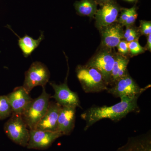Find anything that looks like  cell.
<instances>
[{
    "mask_svg": "<svg viewBox=\"0 0 151 151\" xmlns=\"http://www.w3.org/2000/svg\"><path fill=\"white\" fill-rule=\"evenodd\" d=\"M76 108L62 107L60 112L58 127V131L63 135H69L75 127Z\"/></svg>",
    "mask_w": 151,
    "mask_h": 151,
    "instance_id": "5bb4252c",
    "label": "cell"
},
{
    "mask_svg": "<svg viewBox=\"0 0 151 151\" xmlns=\"http://www.w3.org/2000/svg\"><path fill=\"white\" fill-rule=\"evenodd\" d=\"M76 72L82 89L86 93H97L108 89V83L96 68L86 64L79 65L76 68Z\"/></svg>",
    "mask_w": 151,
    "mask_h": 151,
    "instance_id": "7a4b0ae2",
    "label": "cell"
},
{
    "mask_svg": "<svg viewBox=\"0 0 151 151\" xmlns=\"http://www.w3.org/2000/svg\"><path fill=\"white\" fill-rule=\"evenodd\" d=\"M99 30L101 35L100 47L115 49L124 40L123 26L118 22L102 27Z\"/></svg>",
    "mask_w": 151,
    "mask_h": 151,
    "instance_id": "8fae6325",
    "label": "cell"
},
{
    "mask_svg": "<svg viewBox=\"0 0 151 151\" xmlns=\"http://www.w3.org/2000/svg\"><path fill=\"white\" fill-rule=\"evenodd\" d=\"M129 53L132 56H135L144 53L146 51L145 47L141 46L138 40L128 42Z\"/></svg>",
    "mask_w": 151,
    "mask_h": 151,
    "instance_id": "ffe728a7",
    "label": "cell"
},
{
    "mask_svg": "<svg viewBox=\"0 0 151 151\" xmlns=\"http://www.w3.org/2000/svg\"><path fill=\"white\" fill-rule=\"evenodd\" d=\"M12 113V108L6 95L0 96V120L10 117Z\"/></svg>",
    "mask_w": 151,
    "mask_h": 151,
    "instance_id": "d6986e66",
    "label": "cell"
},
{
    "mask_svg": "<svg viewBox=\"0 0 151 151\" xmlns=\"http://www.w3.org/2000/svg\"><path fill=\"white\" fill-rule=\"evenodd\" d=\"M50 72L46 65L39 61L33 63L25 73L23 86L29 93L34 87L45 86L49 81Z\"/></svg>",
    "mask_w": 151,
    "mask_h": 151,
    "instance_id": "52a82bcc",
    "label": "cell"
},
{
    "mask_svg": "<svg viewBox=\"0 0 151 151\" xmlns=\"http://www.w3.org/2000/svg\"><path fill=\"white\" fill-rule=\"evenodd\" d=\"M114 49L100 47L86 65L96 68L101 73L108 86L117 52Z\"/></svg>",
    "mask_w": 151,
    "mask_h": 151,
    "instance_id": "5b68a950",
    "label": "cell"
},
{
    "mask_svg": "<svg viewBox=\"0 0 151 151\" xmlns=\"http://www.w3.org/2000/svg\"><path fill=\"white\" fill-rule=\"evenodd\" d=\"M62 106L56 102L50 103L47 111L38 123L35 129L57 132L58 121Z\"/></svg>",
    "mask_w": 151,
    "mask_h": 151,
    "instance_id": "4fadbf2b",
    "label": "cell"
},
{
    "mask_svg": "<svg viewBox=\"0 0 151 151\" xmlns=\"http://www.w3.org/2000/svg\"><path fill=\"white\" fill-rule=\"evenodd\" d=\"M50 94L47 93L42 86L41 94L29 103L22 114L24 121L29 130L35 129L37 125L45 114L49 105Z\"/></svg>",
    "mask_w": 151,
    "mask_h": 151,
    "instance_id": "3957f363",
    "label": "cell"
},
{
    "mask_svg": "<svg viewBox=\"0 0 151 151\" xmlns=\"http://www.w3.org/2000/svg\"><path fill=\"white\" fill-rule=\"evenodd\" d=\"M118 49V53L124 55H127L129 53V47H128V42L126 40H122L117 46Z\"/></svg>",
    "mask_w": 151,
    "mask_h": 151,
    "instance_id": "603a6c76",
    "label": "cell"
},
{
    "mask_svg": "<svg viewBox=\"0 0 151 151\" xmlns=\"http://www.w3.org/2000/svg\"><path fill=\"white\" fill-rule=\"evenodd\" d=\"M112 1H113V0H96L95 1L97 2V4H100V5H101Z\"/></svg>",
    "mask_w": 151,
    "mask_h": 151,
    "instance_id": "83f0119b",
    "label": "cell"
},
{
    "mask_svg": "<svg viewBox=\"0 0 151 151\" xmlns=\"http://www.w3.org/2000/svg\"><path fill=\"white\" fill-rule=\"evenodd\" d=\"M97 5L94 0H81L76 2L74 7L79 15L93 18L97 10Z\"/></svg>",
    "mask_w": 151,
    "mask_h": 151,
    "instance_id": "ac0fdd59",
    "label": "cell"
},
{
    "mask_svg": "<svg viewBox=\"0 0 151 151\" xmlns=\"http://www.w3.org/2000/svg\"><path fill=\"white\" fill-rule=\"evenodd\" d=\"M67 78V76L64 83L62 84L50 83L54 90V94L52 97L62 107L81 108L78 94L71 91L68 86Z\"/></svg>",
    "mask_w": 151,
    "mask_h": 151,
    "instance_id": "9c48e42d",
    "label": "cell"
},
{
    "mask_svg": "<svg viewBox=\"0 0 151 151\" xmlns=\"http://www.w3.org/2000/svg\"><path fill=\"white\" fill-rule=\"evenodd\" d=\"M139 30V28L135 27L134 25L126 27V29L124 31V40H126L130 35L136 32Z\"/></svg>",
    "mask_w": 151,
    "mask_h": 151,
    "instance_id": "d4e9b609",
    "label": "cell"
},
{
    "mask_svg": "<svg viewBox=\"0 0 151 151\" xmlns=\"http://www.w3.org/2000/svg\"><path fill=\"white\" fill-rule=\"evenodd\" d=\"M139 97H122L121 102L111 106H93L81 114V119L85 122L84 130L86 131L94 124L103 119H110L113 122L121 121L131 113H139L138 105Z\"/></svg>",
    "mask_w": 151,
    "mask_h": 151,
    "instance_id": "6da1fadb",
    "label": "cell"
},
{
    "mask_svg": "<svg viewBox=\"0 0 151 151\" xmlns=\"http://www.w3.org/2000/svg\"><path fill=\"white\" fill-rule=\"evenodd\" d=\"M63 136L61 132L37 129L29 130V139L27 147L28 149L45 150L55 141Z\"/></svg>",
    "mask_w": 151,
    "mask_h": 151,
    "instance_id": "ba28073f",
    "label": "cell"
},
{
    "mask_svg": "<svg viewBox=\"0 0 151 151\" xmlns=\"http://www.w3.org/2000/svg\"><path fill=\"white\" fill-rule=\"evenodd\" d=\"M138 14L137 13V11H136V7L135 6L133 7L132 12L130 14L129 16L128 17L127 20L122 25L123 27L131 26L134 25L137 18Z\"/></svg>",
    "mask_w": 151,
    "mask_h": 151,
    "instance_id": "7402d4cb",
    "label": "cell"
},
{
    "mask_svg": "<svg viewBox=\"0 0 151 151\" xmlns=\"http://www.w3.org/2000/svg\"><path fill=\"white\" fill-rule=\"evenodd\" d=\"M140 25L139 29L141 35L145 36L151 34V22L145 20H141Z\"/></svg>",
    "mask_w": 151,
    "mask_h": 151,
    "instance_id": "44dd1931",
    "label": "cell"
},
{
    "mask_svg": "<svg viewBox=\"0 0 151 151\" xmlns=\"http://www.w3.org/2000/svg\"><path fill=\"white\" fill-rule=\"evenodd\" d=\"M150 85L142 88L132 78L129 73L116 81L107 91L116 98L127 97H139L143 92L150 87Z\"/></svg>",
    "mask_w": 151,
    "mask_h": 151,
    "instance_id": "8992f818",
    "label": "cell"
},
{
    "mask_svg": "<svg viewBox=\"0 0 151 151\" xmlns=\"http://www.w3.org/2000/svg\"><path fill=\"white\" fill-rule=\"evenodd\" d=\"M122 10L120 6L113 1L100 5L94 18L95 27L99 30L101 28L117 22L119 12Z\"/></svg>",
    "mask_w": 151,
    "mask_h": 151,
    "instance_id": "30bf717a",
    "label": "cell"
},
{
    "mask_svg": "<svg viewBox=\"0 0 151 151\" xmlns=\"http://www.w3.org/2000/svg\"><path fill=\"white\" fill-rule=\"evenodd\" d=\"M141 35L140 33L139 29L136 32L132 34L129 37H127L126 40H126L128 42L138 40Z\"/></svg>",
    "mask_w": 151,
    "mask_h": 151,
    "instance_id": "484cf974",
    "label": "cell"
},
{
    "mask_svg": "<svg viewBox=\"0 0 151 151\" xmlns=\"http://www.w3.org/2000/svg\"><path fill=\"white\" fill-rule=\"evenodd\" d=\"M147 44L146 46L145 47V49L146 50H149L150 52L151 51V35H149L147 36Z\"/></svg>",
    "mask_w": 151,
    "mask_h": 151,
    "instance_id": "4316f807",
    "label": "cell"
},
{
    "mask_svg": "<svg viewBox=\"0 0 151 151\" xmlns=\"http://www.w3.org/2000/svg\"><path fill=\"white\" fill-rule=\"evenodd\" d=\"M127 1H134V0H127Z\"/></svg>",
    "mask_w": 151,
    "mask_h": 151,
    "instance_id": "f1b7e54d",
    "label": "cell"
},
{
    "mask_svg": "<svg viewBox=\"0 0 151 151\" xmlns=\"http://www.w3.org/2000/svg\"><path fill=\"white\" fill-rule=\"evenodd\" d=\"M129 58L127 55H122L117 52L115 62L111 72L109 85L112 86L120 78L129 73L127 66Z\"/></svg>",
    "mask_w": 151,
    "mask_h": 151,
    "instance_id": "2e32d148",
    "label": "cell"
},
{
    "mask_svg": "<svg viewBox=\"0 0 151 151\" xmlns=\"http://www.w3.org/2000/svg\"><path fill=\"white\" fill-rule=\"evenodd\" d=\"M10 29L18 37L19 47L21 50L25 58L28 57L32 54L45 38L44 32L42 31H40V35L38 39L35 40L27 35H26L22 37H19L15 32H14L12 29Z\"/></svg>",
    "mask_w": 151,
    "mask_h": 151,
    "instance_id": "e0dca14e",
    "label": "cell"
},
{
    "mask_svg": "<svg viewBox=\"0 0 151 151\" xmlns=\"http://www.w3.org/2000/svg\"><path fill=\"white\" fill-rule=\"evenodd\" d=\"M116 151H151L150 132L129 138L127 143Z\"/></svg>",
    "mask_w": 151,
    "mask_h": 151,
    "instance_id": "9a60e30c",
    "label": "cell"
},
{
    "mask_svg": "<svg viewBox=\"0 0 151 151\" xmlns=\"http://www.w3.org/2000/svg\"><path fill=\"white\" fill-rule=\"evenodd\" d=\"M12 113L22 115L33 99L23 86H18L6 95Z\"/></svg>",
    "mask_w": 151,
    "mask_h": 151,
    "instance_id": "7c38bea8",
    "label": "cell"
},
{
    "mask_svg": "<svg viewBox=\"0 0 151 151\" xmlns=\"http://www.w3.org/2000/svg\"><path fill=\"white\" fill-rule=\"evenodd\" d=\"M133 7L130 9H122L121 15L119 19H118L117 22L122 25L127 20L128 17L129 16L130 14L132 12Z\"/></svg>",
    "mask_w": 151,
    "mask_h": 151,
    "instance_id": "cb8c5ba5",
    "label": "cell"
},
{
    "mask_svg": "<svg viewBox=\"0 0 151 151\" xmlns=\"http://www.w3.org/2000/svg\"><path fill=\"white\" fill-rule=\"evenodd\" d=\"M4 125V131L9 139L17 145L25 147L29 139V130L22 115L12 113Z\"/></svg>",
    "mask_w": 151,
    "mask_h": 151,
    "instance_id": "277c9868",
    "label": "cell"
}]
</instances>
